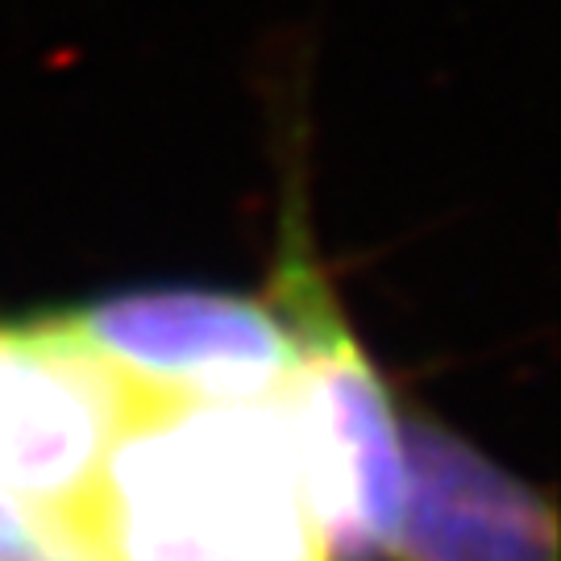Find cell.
Masks as SVG:
<instances>
[{
	"mask_svg": "<svg viewBox=\"0 0 561 561\" xmlns=\"http://www.w3.org/2000/svg\"><path fill=\"white\" fill-rule=\"evenodd\" d=\"M67 528L96 561H329L275 400H141Z\"/></svg>",
	"mask_w": 561,
	"mask_h": 561,
	"instance_id": "obj_1",
	"label": "cell"
},
{
	"mask_svg": "<svg viewBox=\"0 0 561 561\" xmlns=\"http://www.w3.org/2000/svg\"><path fill=\"white\" fill-rule=\"evenodd\" d=\"M271 304L300 350L279 408L329 561L391 558L408 486L396 400L312 262L283 259Z\"/></svg>",
	"mask_w": 561,
	"mask_h": 561,
	"instance_id": "obj_2",
	"label": "cell"
},
{
	"mask_svg": "<svg viewBox=\"0 0 561 561\" xmlns=\"http://www.w3.org/2000/svg\"><path fill=\"white\" fill-rule=\"evenodd\" d=\"M55 324L141 400H275L300 358L275 304L213 287H134Z\"/></svg>",
	"mask_w": 561,
	"mask_h": 561,
	"instance_id": "obj_3",
	"label": "cell"
},
{
	"mask_svg": "<svg viewBox=\"0 0 561 561\" xmlns=\"http://www.w3.org/2000/svg\"><path fill=\"white\" fill-rule=\"evenodd\" d=\"M138 403L55 317L0 329V495L67 524Z\"/></svg>",
	"mask_w": 561,
	"mask_h": 561,
	"instance_id": "obj_4",
	"label": "cell"
},
{
	"mask_svg": "<svg viewBox=\"0 0 561 561\" xmlns=\"http://www.w3.org/2000/svg\"><path fill=\"white\" fill-rule=\"evenodd\" d=\"M396 561H558L553 507L437 421L403 424Z\"/></svg>",
	"mask_w": 561,
	"mask_h": 561,
	"instance_id": "obj_5",
	"label": "cell"
},
{
	"mask_svg": "<svg viewBox=\"0 0 561 561\" xmlns=\"http://www.w3.org/2000/svg\"><path fill=\"white\" fill-rule=\"evenodd\" d=\"M0 561H96L62 520L0 495Z\"/></svg>",
	"mask_w": 561,
	"mask_h": 561,
	"instance_id": "obj_6",
	"label": "cell"
}]
</instances>
